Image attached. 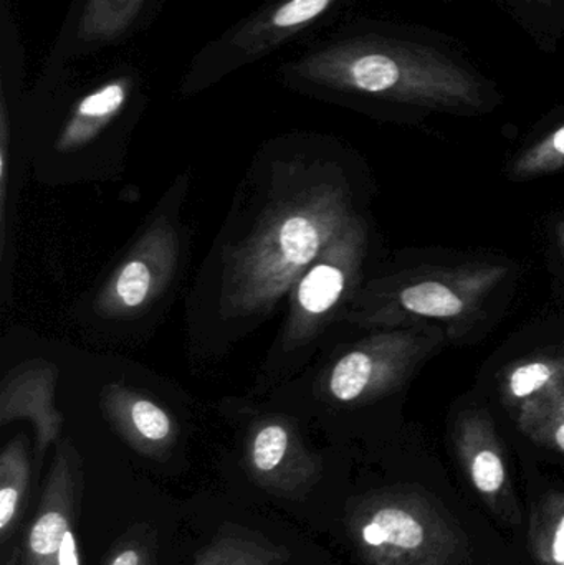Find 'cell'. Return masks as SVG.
<instances>
[{
	"instance_id": "1",
	"label": "cell",
	"mask_w": 564,
	"mask_h": 565,
	"mask_svg": "<svg viewBox=\"0 0 564 565\" xmlns=\"http://www.w3.org/2000/svg\"><path fill=\"white\" fill-rule=\"evenodd\" d=\"M353 212L348 192L321 181L265 209L254 232L225 257V316L260 315L291 291Z\"/></svg>"
},
{
	"instance_id": "2",
	"label": "cell",
	"mask_w": 564,
	"mask_h": 565,
	"mask_svg": "<svg viewBox=\"0 0 564 565\" xmlns=\"http://www.w3.org/2000/svg\"><path fill=\"white\" fill-rule=\"evenodd\" d=\"M294 72L313 85L404 105L454 113L483 108L479 79L419 43L376 39L334 43L295 63Z\"/></svg>"
},
{
	"instance_id": "3",
	"label": "cell",
	"mask_w": 564,
	"mask_h": 565,
	"mask_svg": "<svg viewBox=\"0 0 564 565\" xmlns=\"http://www.w3.org/2000/svg\"><path fill=\"white\" fill-rule=\"evenodd\" d=\"M509 268L496 264L423 267L370 282L351 301L348 319L366 329L439 326L447 338L469 334Z\"/></svg>"
},
{
	"instance_id": "4",
	"label": "cell",
	"mask_w": 564,
	"mask_h": 565,
	"mask_svg": "<svg viewBox=\"0 0 564 565\" xmlns=\"http://www.w3.org/2000/svg\"><path fill=\"white\" fill-rule=\"evenodd\" d=\"M347 530L366 565H460L466 554V540L449 514L413 490L358 498Z\"/></svg>"
},
{
	"instance_id": "5",
	"label": "cell",
	"mask_w": 564,
	"mask_h": 565,
	"mask_svg": "<svg viewBox=\"0 0 564 565\" xmlns=\"http://www.w3.org/2000/svg\"><path fill=\"white\" fill-rule=\"evenodd\" d=\"M439 326L383 329L344 352L327 372L324 391L338 404L363 405L400 391L446 344Z\"/></svg>"
},
{
	"instance_id": "6",
	"label": "cell",
	"mask_w": 564,
	"mask_h": 565,
	"mask_svg": "<svg viewBox=\"0 0 564 565\" xmlns=\"http://www.w3.org/2000/svg\"><path fill=\"white\" fill-rule=\"evenodd\" d=\"M368 250V225L358 214L331 238L291 288L290 312L281 344L287 351L313 341L354 296Z\"/></svg>"
},
{
	"instance_id": "7",
	"label": "cell",
	"mask_w": 564,
	"mask_h": 565,
	"mask_svg": "<svg viewBox=\"0 0 564 565\" xmlns=\"http://www.w3.org/2000/svg\"><path fill=\"white\" fill-rule=\"evenodd\" d=\"M178 260V232L158 218L99 289L96 311L108 319L141 315L171 285Z\"/></svg>"
},
{
	"instance_id": "8",
	"label": "cell",
	"mask_w": 564,
	"mask_h": 565,
	"mask_svg": "<svg viewBox=\"0 0 564 565\" xmlns=\"http://www.w3.org/2000/svg\"><path fill=\"white\" fill-rule=\"evenodd\" d=\"M245 468L257 487L287 500H301L323 473L320 457L305 445L294 422L281 415H267L251 425Z\"/></svg>"
},
{
	"instance_id": "9",
	"label": "cell",
	"mask_w": 564,
	"mask_h": 565,
	"mask_svg": "<svg viewBox=\"0 0 564 565\" xmlns=\"http://www.w3.org/2000/svg\"><path fill=\"white\" fill-rule=\"evenodd\" d=\"M457 458L483 503L509 523L519 521L506 451L489 412L467 411L454 425Z\"/></svg>"
},
{
	"instance_id": "10",
	"label": "cell",
	"mask_w": 564,
	"mask_h": 565,
	"mask_svg": "<svg viewBox=\"0 0 564 565\" xmlns=\"http://www.w3.org/2000/svg\"><path fill=\"white\" fill-rule=\"evenodd\" d=\"M82 494V463L75 448L63 441L43 488L35 518L22 544V565H58L63 537L75 523Z\"/></svg>"
},
{
	"instance_id": "11",
	"label": "cell",
	"mask_w": 564,
	"mask_h": 565,
	"mask_svg": "<svg viewBox=\"0 0 564 565\" xmlns=\"http://www.w3.org/2000/svg\"><path fill=\"white\" fill-rule=\"evenodd\" d=\"M103 411L123 440L145 457L164 458L178 441V425L168 411L125 385L105 388Z\"/></svg>"
},
{
	"instance_id": "12",
	"label": "cell",
	"mask_w": 564,
	"mask_h": 565,
	"mask_svg": "<svg viewBox=\"0 0 564 565\" xmlns=\"http://www.w3.org/2000/svg\"><path fill=\"white\" fill-rule=\"evenodd\" d=\"M337 0H280L245 22L225 40L227 63L258 58L323 17Z\"/></svg>"
},
{
	"instance_id": "13",
	"label": "cell",
	"mask_w": 564,
	"mask_h": 565,
	"mask_svg": "<svg viewBox=\"0 0 564 565\" xmlns=\"http://www.w3.org/2000/svg\"><path fill=\"white\" fill-rule=\"evenodd\" d=\"M53 372L45 367H30L7 382L0 401V418L3 425L15 418H30L35 425L39 463L46 448L58 438L62 428V417L53 404Z\"/></svg>"
},
{
	"instance_id": "14",
	"label": "cell",
	"mask_w": 564,
	"mask_h": 565,
	"mask_svg": "<svg viewBox=\"0 0 564 565\" xmlns=\"http://www.w3.org/2000/svg\"><path fill=\"white\" fill-rule=\"evenodd\" d=\"M131 89L132 79L118 76L82 96L56 138V149L62 152L76 151L98 138L123 111Z\"/></svg>"
},
{
	"instance_id": "15",
	"label": "cell",
	"mask_w": 564,
	"mask_h": 565,
	"mask_svg": "<svg viewBox=\"0 0 564 565\" xmlns=\"http://www.w3.org/2000/svg\"><path fill=\"white\" fill-rule=\"evenodd\" d=\"M291 553L281 544L244 530H224L199 551L192 565H287Z\"/></svg>"
},
{
	"instance_id": "16",
	"label": "cell",
	"mask_w": 564,
	"mask_h": 565,
	"mask_svg": "<svg viewBox=\"0 0 564 565\" xmlns=\"http://www.w3.org/2000/svg\"><path fill=\"white\" fill-rule=\"evenodd\" d=\"M30 460L23 437L13 438L0 455V541L9 543L19 527L30 491Z\"/></svg>"
},
{
	"instance_id": "17",
	"label": "cell",
	"mask_w": 564,
	"mask_h": 565,
	"mask_svg": "<svg viewBox=\"0 0 564 565\" xmlns=\"http://www.w3.org/2000/svg\"><path fill=\"white\" fill-rule=\"evenodd\" d=\"M564 384V352L536 354L509 365L502 374L506 404L520 407L539 392Z\"/></svg>"
},
{
	"instance_id": "18",
	"label": "cell",
	"mask_w": 564,
	"mask_h": 565,
	"mask_svg": "<svg viewBox=\"0 0 564 565\" xmlns=\"http://www.w3.org/2000/svg\"><path fill=\"white\" fill-rule=\"evenodd\" d=\"M519 427L536 444L564 454V384L523 402L519 407Z\"/></svg>"
},
{
	"instance_id": "19",
	"label": "cell",
	"mask_w": 564,
	"mask_h": 565,
	"mask_svg": "<svg viewBox=\"0 0 564 565\" xmlns=\"http://www.w3.org/2000/svg\"><path fill=\"white\" fill-rule=\"evenodd\" d=\"M146 0H86L79 20L85 42L105 43L118 39L135 22Z\"/></svg>"
},
{
	"instance_id": "20",
	"label": "cell",
	"mask_w": 564,
	"mask_h": 565,
	"mask_svg": "<svg viewBox=\"0 0 564 565\" xmlns=\"http://www.w3.org/2000/svg\"><path fill=\"white\" fill-rule=\"evenodd\" d=\"M564 169V125L523 151L510 168L515 181L542 178Z\"/></svg>"
},
{
	"instance_id": "21",
	"label": "cell",
	"mask_w": 564,
	"mask_h": 565,
	"mask_svg": "<svg viewBox=\"0 0 564 565\" xmlns=\"http://www.w3.org/2000/svg\"><path fill=\"white\" fill-rule=\"evenodd\" d=\"M103 565H158L155 534L148 527H132L116 541Z\"/></svg>"
},
{
	"instance_id": "22",
	"label": "cell",
	"mask_w": 564,
	"mask_h": 565,
	"mask_svg": "<svg viewBox=\"0 0 564 565\" xmlns=\"http://www.w3.org/2000/svg\"><path fill=\"white\" fill-rule=\"evenodd\" d=\"M9 109L6 96L0 99V248L6 247L7 181H9Z\"/></svg>"
},
{
	"instance_id": "23",
	"label": "cell",
	"mask_w": 564,
	"mask_h": 565,
	"mask_svg": "<svg viewBox=\"0 0 564 565\" xmlns=\"http://www.w3.org/2000/svg\"><path fill=\"white\" fill-rule=\"evenodd\" d=\"M58 565H79L78 544H76L75 533L70 530L63 537L60 546Z\"/></svg>"
},
{
	"instance_id": "24",
	"label": "cell",
	"mask_w": 564,
	"mask_h": 565,
	"mask_svg": "<svg viewBox=\"0 0 564 565\" xmlns=\"http://www.w3.org/2000/svg\"><path fill=\"white\" fill-rule=\"evenodd\" d=\"M19 563H22V547L15 546L2 565H19Z\"/></svg>"
},
{
	"instance_id": "25",
	"label": "cell",
	"mask_w": 564,
	"mask_h": 565,
	"mask_svg": "<svg viewBox=\"0 0 564 565\" xmlns=\"http://www.w3.org/2000/svg\"><path fill=\"white\" fill-rule=\"evenodd\" d=\"M556 238H558L560 248H562L564 255V221L556 224Z\"/></svg>"
}]
</instances>
